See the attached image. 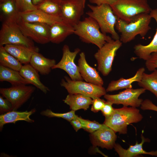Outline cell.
<instances>
[{
  "mask_svg": "<svg viewBox=\"0 0 157 157\" xmlns=\"http://www.w3.org/2000/svg\"><path fill=\"white\" fill-rule=\"evenodd\" d=\"M35 108H33L29 111L24 112L17 111L13 110L0 115V129L2 130L3 126L7 124L13 123L16 122L24 120L29 123L34 122V120L31 119L30 116L35 112Z\"/></svg>",
  "mask_w": 157,
  "mask_h": 157,
  "instance_id": "obj_21",
  "label": "cell"
},
{
  "mask_svg": "<svg viewBox=\"0 0 157 157\" xmlns=\"http://www.w3.org/2000/svg\"><path fill=\"white\" fill-rule=\"evenodd\" d=\"M151 19L149 14L146 13L137 15L128 22L118 18L115 27L121 33L120 40L126 43L134 40L138 35L144 37L151 29L149 25Z\"/></svg>",
  "mask_w": 157,
  "mask_h": 157,
  "instance_id": "obj_1",
  "label": "cell"
},
{
  "mask_svg": "<svg viewBox=\"0 0 157 157\" xmlns=\"http://www.w3.org/2000/svg\"><path fill=\"white\" fill-rule=\"evenodd\" d=\"M75 111L71 110L65 113H58L52 112L50 109H47L42 111L40 114L42 115L49 117H57L62 118L70 122L72 119L76 118L77 115L75 114Z\"/></svg>",
  "mask_w": 157,
  "mask_h": 157,
  "instance_id": "obj_31",
  "label": "cell"
},
{
  "mask_svg": "<svg viewBox=\"0 0 157 157\" xmlns=\"http://www.w3.org/2000/svg\"><path fill=\"white\" fill-rule=\"evenodd\" d=\"M116 0H89L90 2L99 6L103 4L110 5L113 3Z\"/></svg>",
  "mask_w": 157,
  "mask_h": 157,
  "instance_id": "obj_39",
  "label": "cell"
},
{
  "mask_svg": "<svg viewBox=\"0 0 157 157\" xmlns=\"http://www.w3.org/2000/svg\"><path fill=\"white\" fill-rule=\"evenodd\" d=\"M4 0H0V3L2 2Z\"/></svg>",
  "mask_w": 157,
  "mask_h": 157,
  "instance_id": "obj_42",
  "label": "cell"
},
{
  "mask_svg": "<svg viewBox=\"0 0 157 157\" xmlns=\"http://www.w3.org/2000/svg\"><path fill=\"white\" fill-rule=\"evenodd\" d=\"M43 0H32V2L34 5L36 6Z\"/></svg>",
  "mask_w": 157,
  "mask_h": 157,
  "instance_id": "obj_41",
  "label": "cell"
},
{
  "mask_svg": "<svg viewBox=\"0 0 157 157\" xmlns=\"http://www.w3.org/2000/svg\"><path fill=\"white\" fill-rule=\"evenodd\" d=\"M62 79L61 85L64 87L69 94H79L92 99L99 97L106 94V91L101 86L95 85L83 81H74L65 76Z\"/></svg>",
  "mask_w": 157,
  "mask_h": 157,
  "instance_id": "obj_8",
  "label": "cell"
},
{
  "mask_svg": "<svg viewBox=\"0 0 157 157\" xmlns=\"http://www.w3.org/2000/svg\"><path fill=\"white\" fill-rule=\"evenodd\" d=\"M0 81H7L12 86L29 84L20 74L19 72L0 65Z\"/></svg>",
  "mask_w": 157,
  "mask_h": 157,
  "instance_id": "obj_27",
  "label": "cell"
},
{
  "mask_svg": "<svg viewBox=\"0 0 157 157\" xmlns=\"http://www.w3.org/2000/svg\"><path fill=\"white\" fill-rule=\"evenodd\" d=\"M19 72L29 84L33 85L45 94L49 91V88L41 81L38 72L30 63L23 65Z\"/></svg>",
  "mask_w": 157,
  "mask_h": 157,
  "instance_id": "obj_23",
  "label": "cell"
},
{
  "mask_svg": "<svg viewBox=\"0 0 157 157\" xmlns=\"http://www.w3.org/2000/svg\"><path fill=\"white\" fill-rule=\"evenodd\" d=\"M26 85L12 86L6 88H0V93L11 103L13 110H17L30 98L35 88Z\"/></svg>",
  "mask_w": 157,
  "mask_h": 157,
  "instance_id": "obj_10",
  "label": "cell"
},
{
  "mask_svg": "<svg viewBox=\"0 0 157 157\" xmlns=\"http://www.w3.org/2000/svg\"><path fill=\"white\" fill-rule=\"evenodd\" d=\"M149 14L157 23L156 31L154 37L148 44L144 45L138 44L135 45L133 47L134 53L139 58L145 61L149 58L152 53L157 52V8L152 9Z\"/></svg>",
  "mask_w": 157,
  "mask_h": 157,
  "instance_id": "obj_19",
  "label": "cell"
},
{
  "mask_svg": "<svg viewBox=\"0 0 157 157\" xmlns=\"http://www.w3.org/2000/svg\"><path fill=\"white\" fill-rule=\"evenodd\" d=\"M62 51L63 55L61 59L52 67V69H60L63 70L73 81H83L78 67L74 63L75 57L80 52V49L76 48L74 51H71L69 46L65 44L63 47Z\"/></svg>",
  "mask_w": 157,
  "mask_h": 157,
  "instance_id": "obj_11",
  "label": "cell"
},
{
  "mask_svg": "<svg viewBox=\"0 0 157 157\" xmlns=\"http://www.w3.org/2000/svg\"><path fill=\"white\" fill-rule=\"evenodd\" d=\"M145 65L149 71H153L157 68V52L152 53L149 58L146 61Z\"/></svg>",
  "mask_w": 157,
  "mask_h": 157,
  "instance_id": "obj_34",
  "label": "cell"
},
{
  "mask_svg": "<svg viewBox=\"0 0 157 157\" xmlns=\"http://www.w3.org/2000/svg\"><path fill=\"white\" fill-rule=\"evenodd\" d=\"M29 63L42 75L48 74L56 64L55 60L46 58L39 52L33 54Z\"/></svg>",
  "mask_w": 157,
  "mask_h": 157,
  "instance_id": "obj_22",
  "label": "cell"
},
{
  "mask_svg": "<svg viewBox=\"0 0 157 157\" xmlns=\"http://www.w3.org/2000/svg\"><path fill=\"white\" fill-rule=\"evenodd\" d=\"M74 34L83 42L95 45L99 48L111 40L112 38L103 33L96 21L88 16L74 26Z\"/></svg>",
  "mask_w": 157,
  "mask_h": 157,
  "instance_id": "obj_3",
  "label": "cell"
},
{
  "mask_svg": "<svg viewBox=\"0 0 157 157\" xmlns=\"http://www.w3.org/2000/svg\"><path fill=\"white\" fill-rule=\"evenodd\" d=\"M149 74L144 72L138 84L146 90L151 92L157 98V68Z\"/></svg>",
  "mask_w": 157,
  "mask_h": 157,
  "instance_id": "obj_28",
  "label": "cell"
},
{
  "mask_svg": "<svg viewBox=\"0 0 157 157\" xmlns=\"http://www.w3.org/2000/svg\"><path fill=\"white\" fill-rule=\"evenodd\" d=\"M92 100L91 98L81 94H69L63 101L71 110L76 111L81 109L87 110L92 104Z\"/></svg>",
  "mask_w": 157,
  "mask_h": 157,
  "instance_id": "obj_26",
  "label": "cell"
},
{
  "mask_svg": "<svg viewBox=\"0 0 157 157\" xmlns=\"http://www.w3.org/2000/svg\"><path fill=\"white\" fill-rule=\"evenodd\" d=\"M19 13H23L37 9L32 0H14Z\"/></svg>",
  "mask_w": 157,
  "mask_h": 157,
  "instance_id": "obj_33",
  "label": "cell"
},
{
  "mask_svg": "<svg viewBox=\"0 0 157 157\" xmlns=\"http://www.w3.org/2000/svg\"><path fill=\"white\" fill-rule=\"evenodd\" d=\"M0 19L2 23L17 22L20 19V13L14 0H5L0 3Z\"/></svg>",
  "mask_w": 157,
  "mask_h": 157,
  "instance_id": "obj_25",
  "label": "cell"
},
{
  "mask_svg": "<svg viewBox=\"0 0 157 157\" xmlns=\"http://www.w3.org/2000/svg\"><path fill=\"white\" fill-rule=\"evenodd\" d=\"M19 19L25 22L42 23L50 26L64 22L59 17L49 14L38 9L20 13Z\"/></svg>",
  "mask_w": 157,
  "mask_h": 157,
  "instance_id": "obj_16",
  "label": "cell"
},
{
  "mask_svg": "<svg viewBox=\"0 0 157 157\" xmlns=\"http://www.w3.org/2000/svg\"><path fill=\"white\" fill-rule=\"evenodd\" d=\"M113 104L108 101H106L105 104L101 110L105 117L111 115L113 113L114 108L112 107Z\"/></svg>",
  "mask_w": 157,
  "mask_h": 157,
  "instance_id": "obj_37",
  "label": "cell"
},
{
  "mask_svg": "<svg viewBox=\"0 0 157 157\" xmlns=\"http://www.w3.org/2000/svg\"><path fill=\"white\" fill-rule=\"evenodd\" d=\"M117 138L115 133L103 124L99 129L91 133L90 139L93 146L110 149L114 148Z\"/></svg>",
  "mask_w": 157,
  "mask_h": 157,
  "instance_id": "obj_14",
  "label": "cell"
},
{
  "mask_svg": "<svg viewBox=\"0 0 157 157\" xmlns=\"http://www.w3.org/2000/svg\"><path fill=\"white\" fill-rule=\"evenodd\" d=\"M77 118L80 121L82 125V129L85 131L92 133L100 128L103 125L95 121H91L77 117Z\"/></svg>",
  "mask_w": 157,
  "mask_h": 157,
  "instance_id": "obj_32",
  "label": "cell"
},
{
  "mask_svg": "<svg viewBox=\"0 0 157 157\" xmlns=\"http://www.w3.org/2000/svg\"><path fill=\"white\" fill-rule=\"evenodd\" d=\"M13 110L12 105L6 99H4L0 96V113L1 114L8 112Z\"/></svg>",
  "mask_w": 157,
  "mask_h": 157,
  "instance_id": "obj_35",
  "label": "cell"
},
{
  "mask_svg": "<svg viewBox=\"0 0 157 157\" xmlns=\"http://www.w3.org/2000/svg\"><path fill=\"white\" fill-rule=\"evenodd\" d=\"M145 71L144 68L141 67L138 69L135 74L131 77L127 79L121 78L117 80L111 81L106 89V92L132 88L131 84L134 82L140 81Z\"/></svg>",
  "mask_w": 157,
  "mask_h": 157,
  "instance_id": "obj_24",
  "label": "cell"
},
{
  "mask_svg": "<svg viewBox=\"0 0 157 157\" xmlns=\"http://www.w3.org/2000/svg\"><path fill=\"white\" fill-rule=\"evenodd\" d=\"M62 0H43L36 5L37 9L47 14L60 17Z\"/></svg>",
  "mask_w": 157,
  "mask_h": 157,
  "instance_id": "obj_30",
  "label": "cell"
},
{
  "mask_svg": "<svg viewBox=\"0 0 157 157\" xmlns=\"http://www.w3.org/2000/svg\"><path fill=\"white\" fill-rule=\"evenodd\" d=\"M140 108L144 110H150L157 112V106L149 99H145L143 100L141 105Z\"/></svg>",
  "mask_w": 157,
  "mask_h": 157,
  "instance_id": "obj_38",
  "label": "cell"
},
{
  "mask_svg": "<svg viewBox=\"0 0 157 157\" xmlns=\"http://www.w3.org/2000/svg\"><path fill=\"white\" fill-rule=\"evenodd\" d=\"M146 90L143 88L133 89H126L115 94H105L104 98L113 104H122L123 106H130L138 107L141 106L143 100L139 98V96L144 93Z\"/></svg>",
  "mask_w": 157,
  "mask_h": 157,
  "instance_id": "obj_13",
  "label": "cell"
},
{
  "mask_svg": "<svg viewBox=\"0 0 157 157\" xmlns=\"http://www.w3.org/2000/svg\"><path fill=\"white\" fill-rule=\"evenodd\" d=\"M141 138L140 143L138 144L136 142L135 145L130 146L127 149L123 148L119 144L116 143L113 148L120 157H134L141 154H148L157 157V150L147 152L143 149V144L145 142H149V140L145 138L142 134Z\"/></svg>",
  "mask_w": 157,
  "mask_h": 157,
  "instance_id": "obj_20",
  "label": "cell"
},
{
  "mask_svg": "<svg viewBox=\"0 0 157 157\" xmlns=\"http://www.w3.org/2000/svg\"><path fill=\"white\" fill-rule=\"evenodd\" d=\"M91 110L94 113H97L101 110L104 107L106 101L99 97L92 98Z\"/></svg>",
  "mask_w": 157,
  "mask_h": 157,
  "instance_id": "obj_36",
  "label": "cell"
},
{
  "mask_svg": "<svg viewBox=\"0 0 157 157\" xmlns=\"http://www.w3.org/2000/svg\"><path fill=\"white\" fill-rule=\"evenodd\" d=\"M3 47L6 51L24 65L29 63L33 54L39 51L36 46L31 47L22 45L8 44Z\"/></svg>",
  "mask_w": 157,
  "mask_h": 157,
  "instance_id": "obj_17",
  "label": "cell"
},
{
  "mask_svg": "<svg viewBox=\"0 0 157 157\" xmlns=\"http://www.w3.org/2000/svg\"><path fill=\"white\" fill-rule=\"evenodd\" d=\"M77 117L76 118L72 119L69 122L76 132L78 131L80 129L82 128L81 123L79 120L77 118Z\"/></svg>",
  "mask_w": 157,
  "mask_h": 157,
  "instance_id": "obj_40",
  "label": "cell"
},
{
  "mask_svg": "<svg viewBox=\"0 0 157 157\" xmlns=\"http://www.w3.org/2000/svg\"><path fill=\"white\" fill-rule=\"evenodd\" d=\"M91 11L86 13L97 22L100 31L104 34L109 33L114 40H119L120 37L116 31L115 27L118 19L114 14L110 5L103 4L99 6L87 5Z\"/></svg>",
  "mask_w": 157,
  "mask_h": 157,
  "instance_id": "obj_4",
  "label": "cell"
},
{
  "mask_svg": "<svg viewBox=\"0 0 157 157\" xmlns=\"http://www.w3.org/2000/svg\"><path fill=\"white\" fill-rule=\"evenodd\" d=\"M77 65L81 76L85 82L99 86H103L104 81L96 69L87 62L85 53L79 54Z\"/></svg>",
  "mask_w": 157,
  "mask_h": 157,
  "instance_id": "obj_15",
  "label": "cell"
},
{
  "mask_svg": "<svg viewBox=\"0 0 157 157\" xmlns=\"http://www.w3.org/2000/svg\"><path fill=\"white\" fill-rule=\"evenodd\" d=\"M110 6L118 18L127 22L140 14H149L152 10L147 0H116Z\"/></svg>",
  "mask_w": 157,
  "mask_h": 157,
  "instance_id": "obj_5",
  "label": "cell"
},
{
  "mask_svg": "<svg viewBox=\"0 0 157 157\" xmlns=\"http://www.w3.org/2000/svg\"><path fill=\"white\" fill-rule=\"evenodd\" d=\"M0 65L19 72L23 66L17 59L6 51L3 46H0Z\"/></svg>",
  "mask_w": 157,
  "mask_h": 157,
  "instance_id": "obj_29",
  "label": "cell"
},
{
  "mask_svg": "<svg viewBox=\"0 0 157 157\" xmlns=\"http://www.w3.org/2000/svg\"><path fill=\"white\" fill-rule=\"evenodd\" d=\"M74 27L62 22H57L50 26V41L58 44L64 41L69 36L74 34Z\"/></svg>",
  "mask_w": 157,
  "mask_h": 157,
  "instance_id": "obj_18",
  "label": "cell"
},
{
  "mask_svg": "<svg viewBox=\"0 0 157 157\" xmlns=\"http://www.w3.org/2000/svg\"><path fill=\"white\" fill-rule=\"evenodd\" d=\"M17 23L23 34L32 40L42 44L50 42V25L40 23L26 22L20 19Z\"/></svg>",
  "mask_w": 157,
  "mask_h": 157,
  "instance_id": "obj_9",
  "label": "cell"
},
{
  "mask_svg": "<svg viewBox=\"0 0 157 157\" xmlns=\"http://www.w3.org/2000/svg\"><path fill=\"white\" fill-rule=\"evenodd\" d=\"M122 44L119 40L112 39L99 48L94 54L98 64L97 69L104 76H108L111 72L116 52Z\"/></svg>",
  "mask_w": 157,
  "mask_h": 157,
  "instance_id": "obj_6",
  "label": "cell"
},
{
  "mask_svg": "<svg viewBox=\"0 0 157 157\" xmlns=\"http://www.w3.org/2000/svg\"><path fill=\"white\" fill-rule=\"evenodd\" d=\"M8 44L22 45L31 47L35 46L32 40L23 34L15 21L2 23L0 31V46Z\"/></svg>",
  "mask_w": 157,
  "mask_h": 157,
  "instance_id": "obj_7",
  "label": "cell"
},
{
  "mask_svg": "<svg viewBox=\"0 0 157 157\" xmlns=\"http://www.w3.org/2000/svg\"><path fill=\"white\" fill-rule=\"evenodd\" d=\"M143 116L140 110L136 108L126 106L119 108H114L113 113L105 117L104 124L113 129L116 133L125 134L129 124L141 121Z\"/></svg>",
  "mask_w": 157,
  "mask_h": 157,
  "instance_id": "obj_2",
  "label": "cell"
},
{
  "mask_svg": "<svg viewBox=\"0 0 157 157\" xmlns=\"http://www.w3.org/2000/svg\"><path fill=\"white\" fill-rule=\"evenodd\" d=\"M85 4L83 0H62L60 17L64 22L74 27L80 21Z\"/></svg>",
  "mask_w": 157,
  "mask_h": 157,
  "instance_id": "obj_12",
  "label": "cell"
},
{
  "mask_svg": "<svg viewBox=\"0 0 157 157\" xmlns=\"http://www.w3.org/2000/svg\"><path fill=\"white\" fill-rule=\"evenodd\" d=\"M86 0H83L84 2L85 3Z\"/></svg>",
  "mask_w": 157,
  "mask_h": 157,
  "instance_id": "obj_43",
  "label": "cell"
}]
</instances>
